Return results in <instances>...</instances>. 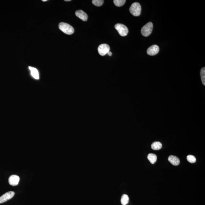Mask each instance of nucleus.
<instances>
[{
    "mask_svg": "<svg viewBox=\"0 0 205 205\" xmlns=\"http://www.w3.org/2000/svg\"><path fill=\"white\" fill-rule=\"evenodd\" d=\"M153 28V24L152 22H149L143 27L141 30V33L143 36L148 37L151 34Z\"/></svg>",
    "mask_w": 205,
    "mask_h": 205,
    "instance_id": "3",
    "label": "nucleus"
},
{
    "mask_svg": "<svg viewBox=\"0 0 205 205\" xmlns=\"http://www.w3.org/2000/svg\"><path fill=\"white\" fill-rule=\"evenodd\" d=\"M59 28L63 33L67 35H72L74 33V28L71 25L67 23H60L59 25Z\"/></svg>",
    "mask_w": 205,
    "mask_h": 205,
    "instance_id": "1",
    "label": "nucleus"
},
{
    "mask_svg": "<svg viewBox=\"0 0 205 205\" xmlns=\"http://www.w3.org/2000/svg\"><path fill=\"white\" fill-rule=\"evenodd\" d=\"M28 68L31 71V75L33 78L36 80H38L39 79V76L38 70L36 68H33V67H29Z\"/></svg>",
    "mask_w": 205,
    "mask_h": 205,
    "instance_id": "11",
    "label": "nucleus"
},
{
    "mask_svg": "<svg viewBox=\"0 0 205 205\" xmlns=\"http://www.w3.org/2000/svg\"><path fill=\"white\" fill-rule=\"evenodd\" d=\"M113 2L116 6L120 7L125 4L126 1L125 0H114Z\"/></svg>",
    "mask_w": 205,
    "mask_h": 205,
    "instance_id": "15",
    "label": "nucleus"
},
{
    "mask_svg": "<svg viewBox=\"0 0 205 205\" xmlns=\"http://www.w3.org/2000/svg\"><path fill=\"white\" fill-rule=\"evenodd\" d=\"M130 12L134 16H138L140 15L142 11V7L138 2L133 3L130 8Z\"/></svg>",
    "mask_w": 205,
    "mask_h": 205,
    "instance_id": "2",
    "label": "nucleus"
},
{
    "mask_svg": "<svg viewBox=\"0 0 205 205\" xmlns=\"http://www.w3.org/2000/svg\"><path fill=\"white\" fill-rule=\"evenodd\" d=\"M147 159L151 164H154L157 160V156L154 154H149L147 156Z\"/></svg>",
    "mask_w": 205,
    "mask_h": 205,
    "instance_id": "12",
    "label": "nucleus"
},
{
    "mask_svg": "<svg viewBox=\"0 0 205 205\" xmlns=\"http://www.w3.org/2000/svg\"><path fill=\"white\" fill-rule=\"evenodd\" d=\"M15 193L13 191H8L0 197V204L9 200L15 195Z\"/></svg>",
    "mask_w": 205,
    "mask_h": 205,
    "instance_id": "6",
    "label": "nucleus"
},
{
    "mask_svg": "<svg viewBox=\"0 0 205 205\" xmlns=\"http://www.w3.org/2000/svg\"><path fill=\"white\" fill-rule=\"evenodd\" d=\"M42 1L43 2H45V1H47V0H42Z\"/></svg>",
    "mask_w": 205,
    "mask_h": 205,
    "instance_id": "21",
    "label": "nucleus"
},
{
    "mask_svg": "<svg viewBox=\"0 0 205 205\" xmlns=\"http://www.w3.org/2000/svg\"><path fill=\"white\" fill-rule=\"evenodd\" d=\"M200 75L202 80L203 85H205V68L203 67L201 69L200 72Z\"/></svg>",
    "mask_w": 205,
    "mask_h": 205,
    "instance_id": "16",
    "label": "nucleus"
},
{
    "mask_svg": "<svg viewBox=\"0 0 205 205\" xmlns=\"http://www.w3.org/2000/svg\"><path fill=\"white\" fill-rule=\"evenodd\" d=\"M162 143L159 142H155L151 145V148L154 150H159L162 148Z\"/></svg>",
    "mask_w": 205,
    "mask_h": 205,
    "instance_id": "13",
    "label": "nucleus"
},
{
    "mask_svg": "<svg viewBox=\"0 0 205 205\" xmlns=\"http://www.w3.org/2000/svg\"><path fill=\"white\" fill-rule=\"evenodd\" d=\"M110 47L107 44H102L98 46V51L99 55L104 56L110 51Z\"/></svg>",
    "mask_w": 205,
    "mask_h": 205,
    "instance_id": "5",
    "label": "nucleus"
},
{
    "mask_svg": "<svg viewBox=\"0 0 205 205\" xmlns=\"http://www.w3.org/2000/svg\"><path fill=\"white\" fill-rule=\"evenodd\" d=\"M104 2L103 0H93L92 2L96 6L100 7L103 4Z\"/></svg>",
    "mask_w": 205,
    "mask_h": 205,
    "instance_id": "17",
    "label": "nucleus"
},
{
    "mask_svg": "<svg viewBox=\"0 0 205 205\" xmlns=\"http://www.w3.org/2000/svg\"><path fill=\"white\" fill-rule=\"evenodd\" d=\"M188 162L191 164H193L196 162V158L192 155H189L186 157Z\"/></svg>",
    "mask_w": 205,
    "mask_h": 205,
    "instance_id": "18",
    "label": "nucleus"
},
{
    "mask_svg": "<svg viewBox=\"0 0 205 205\" xmlns=\"http://www.w3.org/2000/svg\"><path fill=\"white\" fill-rule=\"evenodd\" d=\"M159 47L158 45H153L148 48L147 53L148 55L151 56H154L159 53Z\"/></svg>",
    "mask_w": 205,
    "mask_h": 205,
    "instance_id": "7",
    "label": "nucleus"
},
{
    "mask_svg": "<svg viewBox=\"0 0 205 205\" xmlns=\"http://www.w3.org/2000/svg\"><path fill=\"white\" fill-rule=\"evenodd\" d=\"M129 198L128 196L126 194L123 195L121 199V203L122 205H126L128 204Z\"/></svg>",
    "mask_w": 205,
    "mask_h": 205,
    "instance_id": "14",
    "label": "nucleus"
},
{
    "mask_svg": "<svg viewBox=\"0 0 205 205\" xmlns=\"http://www.w3.org/2000/svg\"><path fill=\"white\" fill-rule=\"evenodd\" d=\"M107 54L108 55H109V56H111V55H112V54L111 52L110 51H109L108 52V53H107Z\"/></svg>",
    "mask_w": 205,
    "mask_h": 205,
    "instance_id": "19",
    "label": "nucleus"
},
{
    "mask_svg": "<svg viewBox=\"0 0 205 205\" xmlns=\"http://www.w3.org/2000/svg\"><path fill=\"white\" fill-rule=\"evenodd\" d=\"M75 15L78 18L84 21H87L88 19V15L82 10H78L76 11Z\"/></svg>",
    "mask_w": 205,
    "mask_h": 205,
    "instance_id": "9",
    "label": "nucleus"
},
{
    "mask_svg": "<svg viewBox=\"0 0 205 205\" xmlns=\"http://www.w3.org/2000/svg\"><path fill=\"white\" fill-rule=\"evenodd\" d=\"M168 159V161L171 164L174 166L179 165L180 162L179 158L174 155L169 156Z\"/></svg>",
    "mask_w": 205,
    "mask_h": 205,
    "instance_id": "10",
    "label": "nucleus"
},
{
    "mask_svg": "<svg viewBox=\"0 0 205 205\" xmlns=\"http://www.w3.org/2000/svg\"><path fill=\"white\" fill-rule=\"evenodd\" d=\"M115 28L118 31L119 34L121 36H127L128 33V28L125 25L118 23L115 25Z\"/></svg>",
    "mask_w": 205,
    "mask_h": 205,
    "instance_id": "4",
    "label": "nucleus"
},
{
    "mask_svg": "<svg viewBox=\"0 0 205 205\" xmlns=\"http://www.w3.org/2000/svg\"><path fill=\"white\" fill-rule=\"evenodd\" d=\"M20 180L19 176L15 175H13L10 176L8 179V182L11 185L16 186L19 184Z\"/></svg>",
    "mask_w": 205,
    "mask_h": 205,
    "instance_id": "8",
    "label": "nucleus"
},
{
    "mask_svg": "<svg viewBox=\"0 0 205 205\" xmlns=\"http://www.w3.org/2000/svg\"><path fill=\"white\" fill-rule=\"evenodd\" d=\"M65 1L67 2V1H71V0H65Z\"/></svg>",
    "mask_w": 205,
    "mask_h": 205,
    "instance_id": "20",
    "label": "nucleus"
}]
</instances>
